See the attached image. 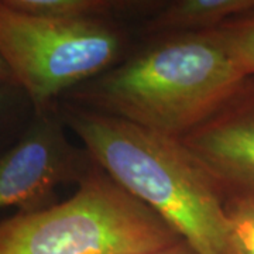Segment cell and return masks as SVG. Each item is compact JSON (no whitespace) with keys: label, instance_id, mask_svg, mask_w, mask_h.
Masks as SVG:
<instances>
[{"label":"cell","instance_id":"1","mask_svg":"<svg viewBox=\"0 0 254 254\" xmlns=\"http://www.w3.org/2000/svg\"><path fill=\"white\" fill-rule=\"evenodd\" d=\"M58 112L93 164L196 253L239 254L225 200L180 140L68 102Z\"/></svg>","mask_w":254,"mask_h":254},{"label":"cell","instance_id":"2","mask_svg":"<svg viewBox=\"0 0 254 254\" xmlns=\"http://www.w3.org/2000/svg\"><path fill=\"white\" fill-rule=\"evenodd\" d=\"M246 78L209 30L174 34L65 96L75 106L180 140L218 112Z\"/></svg>","mask_w":254,"mask_h":254},{"label":"cell","instance_id":"3","mask_svg":"<svg viewBox=\"0 0 254 254\" xmlns=\"http://www.w3.org/2000/svg\"><path fill=\"white\" fill-rule=\"evenodd\" d=\"M180 240L98 165L69 199L0 222V254H148Z\"/></svg>","mask_w":254,"mask_h":254},{"label":"cell","instance_id":"4","mask_svg":"<svg viewBox=\"0 0 254 254\" xmlns=\"http://www.w3.org/2000/svg\"><path fill=\"white\" fill-rule=\"evenodd\" d=\"M123 38L106 20L40 17L0 0V58L34 112L58 99L118 61Z\"/></svg>","mask_w":254,"mask_h":254},{"label":"cell","instance_id":"5","mask_svg":"<svg viewBox=\"0 0 254 254\" xmlns=\"http://www.w3.org/2000/svg\"><path fill=\"white\" fill-rule=\"evenodd\" d=\"M65 127L58 106L34 112L23 133L0 151V209L47 208L61 184H79L96 168L83 148L69 143Z\"/></svg>","mask_w":254,"mask_h":254},{"label":"cell","instance_id":"6","mask_svg":"<svg viewBox=\"0 0 254 254\" xmlns=\"http://www.w3.org/2000/svg\"><path fill=\"white\" fill-rule=\"evenodd\" d=\"M225 202L254 200V76L225 105L180 138Z\"/></svg>","mask_w":254,"mask_h":254},{"label":"cell","instance_id":"7","mask_svg":"<svg viewBox=\"0 0 254 254\" xmlns=\"http://www.w3.org/2000/svg\"><path fill=\"white\" fill-rule=\"evenodd\" d=\"M254 10V0H177L147 23L150 33H200L215 30L230 18Z\"/></svg>","mask_w":254,"mask_h":254},{"label":"cell","instance_id":"8","mask_svg":"<svg viewBox=\"0 0 254 254\" xmlns=\"http://www.w3.org/2000/svg\"><path fill=\"white\" fill-rule=\"evenodd\" d=\"M11 7L40 17L58 20H106L115 11L131 7L115 0H6Z\"/></svg>","mask_w":254,"mask_h":254},{"label":"cell","instance_id":"9","mask_svg":"<svg viewBox=\"0 0 254 254\" xmlns=\"http://www.w3.org/2000/svg\"><path fill=\"white\" fill-rule=\"evenodd\" d=\"M246 76H254V10L230 18L213 30Z\"/></svg>","mask_w":254,"mask_h":254},{"label":"cell","instance_id":"10","mask_svg":"<svg viewBox=\"0 0 254 254\" xmlns=\"http://www.w3.org/2000/svg\"><path fill=\"white\" fill-rule=\"evenodd\" d=\"M225 209L239 254H254V200H227Z\"/></svg>","mask_w":254,"mask_h":254},{"label":"cell","instance_id":"11","mask_svg":"<svg viewBox=\"0 0 254 254\" xmlns=\"http://www.w3.org/2000/svg\"><path fill=\"white\" fill-rule=\"evenodd\" d=\"M30 102L23 91L13 83L0 82V131L10 122V115L17 103Z\"/></svg>","mask_w":254,"mask_h":254},{"label":"cell","instance_id":"12","mask_svg":"<svg viewBox=\"0 0 254 254\" xmlns=\"http://www.w3.org/2000/svg\"><path fill=\"white\" fill-rule=\"evenodd\" d=\"M148 254H198L192 247H190L185 240H180L177 243H174L171 246H167L164 249H160L157 252Z\"/></svg>","mask_w":254,"mask_h":254},{"label":"cell","instance_id":"13","mask_svg":"<svg viewBox=\"0 0 254 254\" xmlns=\"http://www.w3.org/2000/svg\"><path fill=\"white\" fill-rule=\"evenodd\" d=\"M0 82H3V83H13V85H14V82H13V78H11V75H10L9 69H7V66H6V64L1 61V58H0Z\"/></svg>","mask_w":254,"mask_h":254}]
</instances>
